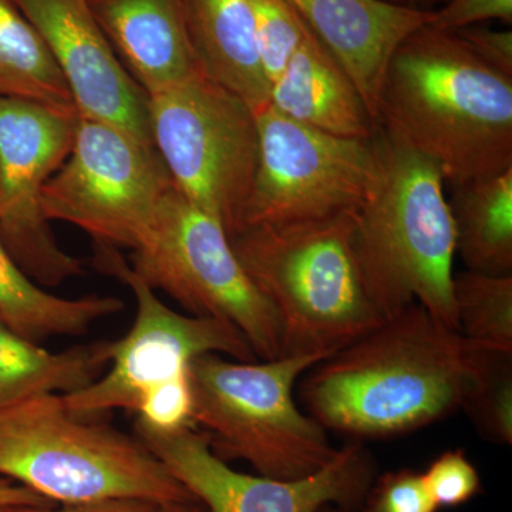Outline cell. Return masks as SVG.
<instances>
[{
	"label": "cell",
	"mask_w": 512,
	"mask_h": 512,
	"mask_svg": "<svg viewBox=\"0 0 512 512\" xmlns=\"http://www.w3.org/2000/svg\"><path fill=\"white\" fill-rule=\"evenodd\" d=\"M87 3L121 64L147 96L200 72L185 28L183 0Z\"/></svg>",
	"instance_id": "cell-16"
},
{
	"label": "cell",
	"mask_w": 512,
	"mask_h": 512,
	"mask_svg": "<svg viewBox=\"0 0 512 512\" xmlns=\"http://www.w3.org/2000/svg\"><path fill=\"white\" fill-rule=\"evenodd\" d=\"M0 477L55 505L195 500L138 439L69 412L45 394L0 413Z\"/></svg>",
	"instance_id": "cell-5"
},
{
	"label": "cell",
	"mask_w": 512,
	"mask_h": 512,
	"mask_svg": "<svg viewBox=\"0 0 512 512\" xmlns=\"http://www.w3.org/2000/svg\"><path fill=\"white\" fill-rule=\"evenodd\" d=\"M131 268L192 316L224 320L256 359L282 356L281 326L268 299L239 264L225 229L173 187L133 249Z\"/></svg>",
	"instance_id": "cell-8"
},
{
	"label": "cell",
	"mask_w": 512,
	"mask_h": 512,
	"mask_svg": "<svg viewBox=\"0 0 512 512\" xmlns=\"http://www.w3.org/2000/svg\"><path fill=\"white\" fill-rule=\"evenodd\" d=\"M353 215L229 238L278 316L282 356L326 359L383 322L353 255Z\"/></svg>",
	"instance_id": "cell-4"
},
{
	"label": "cell",
	"mask_w": 512,
	"mask_h": 512,
	"mask_svg": "<svg viewBox=\"0 0 512 512\" xmlns=\"http://www.w3.org/2000/svg\"><path fill=\"white\" fill-rule=\"evenodd\" d=\"M94 261L101 272L130 288L136 299V320L123 339L111 342L106 375L84 389L62 394L74 416L96 420L117 409L136 413L148 393L190 376L191 362L198 356L222 353L239 362L258 360L231 323L168 308L116 248L96 245Z\"/></svg>",
	"instance_id": "cell-10"
},
{
	"label": "cell",
	"mask_w": 512,
	"mask_h": 512,
	"mask_svg": "<svg viewBox=\"0 0 512 512\" xmlns=\"http://www.w3.org/2000/svg\"><path fill=\"white\" fill-rule=\"evenodd\" d=\"M114 296L66 299L40 288L0 242V319L23 338L84 335L97 320L123 311Z\"/></svg>",
	"instance_id": "cell-21"
},
{
	"label": "cell",
	"mask_w": 512,
	"mask_h": 512,
	"mask_svg": "<svg viewBox=\"0 0 512 512\" xmlns=\"http://www.w3.org/2000/svg\"><path fill=\"white\" fill-rule=\"evenodd\" d=\"M148 111L174 187L234 237L258 170L255 111L200 72L148 96Z\"/></svg>",
	"instance_id": "cell-7"
},
{
	"label": "cell",
	"mask_w": 512,
	"mask_h": 512,
	"mask_svg": "<svg viewBox=\"0 0 512 512\" xmlns=\"http://www.w3.org/2000/svg\"><path fill=\"white\" fill-rule=\"evenodd\" d=\"M427 490L437 508L468 503L481 491V478L464 450L444 451L423 473Z\"/></svg>",
	"instance_id": "cell-27"
},
{
	"label": "cell",
	"mask_w": 512,
	"mask_h": 512,
	"mask_svg": "<svg viewBox=\"0 0 512 512\" xmlns=\"http://www.w3.org/2000/svg\"><path fill=\"white\" fill-rule=\"evenodd\" d=\"M163 512H208L204 505L197 500L183 501V503H171L163 505Z\"/></svg>",
	"instance_id": "cell-33"
},
{
	"label": "cell",
	"mask_w": 512,
	"mask_h": 512,
	"mask_svg": "<svg viewBox=\"0 0 512 512\" xmlns=\"http://www.w3.org/2000/svg\"><path fill=\"white\" fill-rule=\"evenodd\" d=\"M256 121L258 170L238 232L318 224L362 207L379 174L375 136H330L288 119L271 104L256 113Z\"/></svg>",
	"instance_id": "cell-9"
},
{
	"label": "cell",
	"mask_w": 512,
	"mask_h": 512,
	"mask_svg": "<svg viewBox=\"0 0 512 512\" xmlns=\"http://www.w3.org/2000/svg\"><path fill=\"white\" fill-rule=\"evenodd\" d=\"M315 356L231 362L208 353L190 365L192 424L224 461H245L258 476L295 480L338 453L328 431L293 396Z\"/></svg>",
	"instance_id": "cell-6"
},
{
	"label": "cell",
	"mask_w": 512,
	"mask_h": 512,
	"mask_svg": "<svg viewBox=\"0 0 512 512\" xmlns=\"http://www.w3.org/2000/svg\"><path fill=\"white\" fill-rule=\"evenodd\" d=\"M5 512H163V504L143 500H104L52 507H9Z\"/></svg>",
	"instance_id": "cell-30"
},
{
	"label": "cell",
	"mask_w": 512,
	"mask_h": 512,
	"mask_svg": "<svg viewBox=\"0 0 512 512\" xmlns=\"http://www.w3.org/2000/svg\"><path fill=\"white\" fill-rule=\"evenodd\" d=\"M0 99L77 111L45 40L13 0H0Z\"/></svg>",
	"instance_id": "cell-22"
},
{
	"label": "cell",
	"mask_w": 512,
	"mask_h": 512,
	"mask_svg": "<svg viewBox=\"0 0 512 512\" xmlns=\"http://www.w3.org/2000/svg\"><path fill=\"white\" fill-rule=\"evenodd\" d=\"M45 40L84 119L153 146L147 93L114 53L87 0H13Z\"/></svg>",
	"instance_id": "cell-14"
},
{
	"label": "cell",
	"mask_w": 512,
	"mask_h": 512,
	"mask_svg": "<svg viewBox=\"0 0 512 512\" xmlns=\"http://www.w3.org/2000/svg\"><path fill=\"white\" fill-rule=\"evenodd\" d=\"M468 49L495 72L512 79V32L476 25L456 30Z\"/></svg>",
	"instance_id": "cell-29"
},
{
	"label": "cell",
	"mask_w": 512,
	"mask_h": 512,
	"mask_svg": "<svg viewBox=\"0 0 512 512\" xmlns=\"http://www.w3.org/2000/svg\"><path fill=\"white\" fill-rule=\"evenodd\" d=\"M497 353L416 302L303 373L299 402L326 431L392 439L463 409Z\"/></svg>",
	"instance_id": "cell-1"
},
{
	"label": "cell",
	"mask_w": 512,
	"mask_h": 512,
	"mask_svg": "<svg viewBox=\"0 0 512 512\" xmlns=\"http://www.w3.org/2000/svg\"><path fill=\"white\" fill-rule=\"evenodd\" d=\"M439 510L424 483L423 473L412 468L387 471L375 478L363 500L362 512H436Z\"/></svg>",
	"instance_id": "cell-26"
},
{
	"label": "cell",
	"mask_w": 512,
	"mask_h": 512,
	"mask_svg": "<svg viewBox=\"0 0 512 512\" xmlns=\"http://www.w3.org/2000/svg\"><path fill=\"white\" fill-rule=\"evenodd\" d=\"M483 439L512 444V353H497L490 369L463 406Z\"/></svg>",
	"instance_id": "cell-24"
},
{
	"label": "cell",
	"mask_w": 512,
	"mask_h": 512,
	"mask_svg": "<svg viewBox=\"0 0 512 512\" xmlns=\"http://www.w3.org/2000/svg\"><path fill=\"white\" fill-rule=\"evenodd\" d=\"M487 20H501L511 25L512 0H446L440 9H434L430 26L456 32Z\"/></svg>",
	"instance_id": "cell-28"
},
{
	"label": "cell",
	"mask_w": 512,
	"mask_h": 512,
	"mask_svg": "<svg viewBox=\"0 0 512 512\" xmlns=\"http://www.w3.org/2000/svg\"><path fill=\"white\" fill-rule=\"evenodd\" d=\"M136 433L208 512H318L326 505L355 512L376 478L375 460L359 440L346 441L316 473L278 480L229 467L194 426L157 431L136 421Z\"/></svg>",
	"instance_id": "cell-12"
},
{
	"label": "cell",
	"mask_w": 512,
	"mask_h": 512,
	"mask_svg": "<svg viewBox=\"0 0 512 512\" xmlns=\"http://www.w3.org/2000/svg\"><path fill=\"white\" fill-rule=\"evenodd\" d=\"M457 329L494 352L512 353V275L470 271L454 275Z\"/></svg>",
	"instance_id": "cell-23"
},
{
	"label": "cell",
	"mask_w": 512,
	"mask_h": 512,
	"mask_svg": "<svg viewBox=\"0 0 512 512\" xmlns=\"http://www.w3.org/2000/svg\"><path fill=\"white\" fill-rule=\"evenodd\" d=\"M450 188L456 252L467 269L512 275V168Z\"/></svg>",
	"instance_id": "cell-20"
},
{
	"label": "cell",
	"mask_w": 512,
	"mask_h": 512,
	"mask_svg": "<svg viewBox=\"0 0 512 512\" xmlns=\"http://www.w3.org/2000/svg\"><path fill=\"white\" fill-rule=\"evenodd\" d=\"M50 501L29 490L25 485L0 477V508L9 507H52Z\"/></svg>",
	"instance_id": "cell-31"
},
{
	"label": "cell",
	"mask_w": 512,
	"mask_h": 512,
	"mask_svg": "<svg viewBox=\"0 0 512 512\" xmlns=\"http://www.w3.org/2000/svg\"><path fill=\"white\" fill-rule=\"evenodd\" d=\"M0 512H5V508H0Z\"/></svg>",
	"instance_id": "cell-35"
},
{
	"label": "cell",
	"mask_w": 512,
	"mask_h": 512,
	"mask_svg": "<svg viewBox=\"0 0 512 512\" xmlns=\"http://www.w3.org/2000/svg\"><path fill=\"white\" fill-rule=\"evenodd\" d=\"M318 512H345L340 510V508L335 507V505H326V507L320 508Z\"/></svg>",
	"instance_id": "cell-34"
},
{
	"label": "cell",
	"mask_w": 512,
	"mask_h": 512,
	"mask_svg": "<svg viewBox=\"0 0 512 512\" xmlns=\"http://www.w3.org/2000/svg\"><path fill=\"white\" fill-rule=\"evenodd\" d=\"M185 28L198 70L252 107L271 96L248 0H183Z\"/></svg>",
	"instance_id": "cell-18"
},
{
	"label": "cell",
	"mask_w": 512,
	"mask_h": 512,
	"mask_svg": "<svg viewBox=\"0 0 512 512\" xmlns=\"http://www.w3.org/2000/svg\"><path fill=\"white\" fill-rule=\"evenodd\" d=\"M269 104L288 119L330 136L370 140L377 131L356 84L308 28L272 83Z\"/></svg>",
	"instance_id": "cell-17"
},
{
	"label": "cell",
	"mask_w": 512,
	"mask_h": 512,
	"mask_svg": "<svg viewBox=\"0 0 512 512\" xmlns=\"http://www.w3.org/2000/svg\"><path fill=\"white\" fill-rule=\"evenodd\" d=\"M382 2L403 6V8L434 10L433 6L443 5L446 0H382Z\"/></svg>",
	"instance_id": "cell-32"
},
{
	"label": "cell",
	"mask_w": 512,
	"mask_h": 512,
	"mask_svg": "<svg viewBox=\"0 0 512 512\" xmlns=\"http://www.w3.org/2000/svg\"><path fill=\"white\" fill-rule=\"evenodd\" d=\"M377 128L439 167L444 184L512 168V79L454 32L417 29L387 64Z\"/></svg>",
	"instance_id": "cell-2"
},
{
	"label": "cell",
	"mask_w": 512,
	"mask_h": 512,
	"mask_svg": "<svg viewBox=\"0 0 512 512\" xmlns=\"http://www.w3.org/2000/svg\"><path fill=\"white\" fill-rule=\"evenodd\" d=\"M77 121V111L0 99V242L43 286L84 275L83 262L57 244L42 207L43 188L72 150Z\"/></svg>",
	"instance_id": "cell-13"
},
{
	"label": "cell",
	"mask_w": 512,
	"mask_h": 512,
	"mask_svg": "<svg viewBox=\"0 0 512 512\" xmlns=\"http://www.w3.org/2000/svg\"><path fill=\"white\" fill-rule=\"evenodd\" d=\"M379 174L353 215L352 251L383 319L420 303L457 329L453 218L439 167L377 128ZM458 330V329H457Z\"/></svg>",
	"instance_id": "cell-3"
},
{
	"label": "cell",
	"mask_w": 512,
	"mask_h": 512,
	"mask_svg": "<svg viewBox=\"0 0 512 512\" xmlns=\"http://www.w3.org/2000/svg\"><path fill=\"white\" fill-rule=\"evenodd\" d=\"M174 187L156 147L79 116L72 150L43 188L50 222L82 229L94 244L134 249Z\"/></svg>",
	"instance_id": "cell-11"
},
{
	"label": "cell",
	"mask_w": 512,
	"mask_h": 512,
	"mask_svg": "<svg viewBox=\"0 0 512 512\" xmlns=\"http://www.w3.org/2000/svg\"><path fill=\"white\" fill-rule=\"evenodd\" d=\"M266 79L275 82L305 37L306 26L285 0H248Z\"/></svg>",
	"instance_id": "cell-25"
},
{
	"label": "cell",
	"mask_w": 512,
	"mask_h": 512,
	"mask_svg": "<svg viewBox=\"0 0 512 512\" xmlns=\"http://www.w3.org/2000/svg\"><path fill=\"white\" fill-rule=\"evenodd\" d=\"M285 2L349 74L377 126L387 64L407 36L430 25L434 10L403 8L382 0Z\"/></svg>",
	"instance_id": "cell-15"
},
{
	"label": "cell",
	"mask_w": 512,
	"mask_h": 512,
	"mask_svg": "<svg viewBox=\"0 0 512 512\" xmlns=\"http://www.w3.org/2000/svg\"><path fill=\"white\" fill-rule=\"evenodd\" d=\"M109 340L49 352L0 319V413L45 394L77 392L110 366Z\"/></svg>",
	"instance_id": "cell-19"
}]
</instances>
